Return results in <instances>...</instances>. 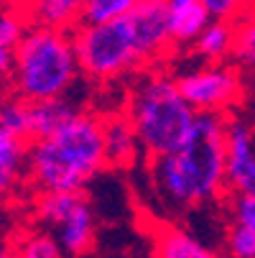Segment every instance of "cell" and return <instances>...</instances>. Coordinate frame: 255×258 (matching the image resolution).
<instances>
[{
	"instance_id": "cell-1",
	"label": "cell",
	"mask_w": 255,
	"mask_h": 258,
	"mask_svg": "<svg viewBox=\"0 0 255 258\" xmlns=\"http://www.w3.org/2000/svg\"><path fill=\"white\" fill-rule=\"evenodd\" d=\"M227 115L197 113L194 131L179 151L148 161L151 187L174 210H189L222 197L227 189Z\"/></svg>"
},
{
	"instance_id": "cell-2",
	"label": "cell",
	"mask_w": 255,
	"mask_h": 258,
	"mask_svg": "<svg viewBox=\"0 0 255 258\" xmlns=\"http://www.w3.org/2000/svg\"><path fill=\"white\" fill-rule=\"evenodd\" d=\"M105 166V115L82 110L56 133L28 143L26 181L36 195L82 192Z\"/></svg>"
},
{
	"instance_id": "cell-3",
	"label": "cell",
	"mask_w": 255,
	"mask_h": 258,
	"mask_svg": "<svg viewBox=\"0 0 255 258\" xmlns=\"http://www.w3.org/2000/svg\"><path fill=\"white\" fill-rule=\"evenodd\" d=\"M125 115L130 118L148 161L179 151L197 123V110L184 100L176 77L163 72H151L130 87Z\"/></svg>"
},
{
	"instance_id": "cell-4",
	"label": "cell",
	"mask_w": 255,
	"mask_h": 258,
	"mask_svg": "<svg viewBox=\"0 0 255 258\" xmlns=\"http://www.w3.org/2000/svg\"><path fill=\"white\" fill-rule=\"evenodd\" d=\"M79 75L74 33L31 26L13 51L11 92L31 105L66 97Z\"/></svg>"
},
{
	"instance_id": "cell-5",
	"label": "cell",
	"mask_w": 255,
	"mask_h": 258,
	"mask_svg": "<svg viewBox=\"0 0 255 258\" xmlns=\"http://www.w3.org/2000/svg\"><path fill=\"white\" fill-rule=\"evenodd\" d=\"M79 72L95 82H110L145 67L128 16L107 23L79 26L74 31Z\"/></svg>"
},
{
	"instance_id": "cell-6",
	"label": "cell",
	"mask_w": 255,
	"mask_h": 258,
	"mask_svg": "<svg viewBox=\"0 0 255 258\" xmlns=\"http://www.w3.org/2000/svg\"><path fill=\"white\" fill-rule=\"evenodd\" d=\"M36 215L66 253V258H82L92 253L97 243V220L84 192H56L39 195Z\"/></svg>"
},
{
	"instance_id": "cell-7",
	"label": "cell",
	"mask_w": 255,
	"mask_h": 258,
	"mask_svg": "<svg viewBox=\"0 0 255 258\" xmlns=\"http://www.w3.org/2000/svg\"><path fill=\"white\" fill-rule=\"evenodd\" d=\"M184 100L197 113L227 115V110L242 100V75L232 61L207 64L176 77Z\"/></svg>"
},
{
	"instance_id": "cell-8",
	"label": "cell",
	"mask_w": 255,
	"mask_h": 258,
	"mask_svg": "<svg viewBox=\"0 0 255 258\" xmlns=\"http://www.w3.org/2000/svg\"><path fill=\"white\" fill-rule=\"evenodd\" d=\"M128 21L133 26L143 61L153 64L166 59V54L174 49L168 31V0H140L128 13Z\"/></svg>"
},
{
	"instance_id": "cell-9",
	"label": "cell",
	"mask_w": 255,
	"mask_h": 258,
	"mask_svg": "<svg viewBox=\"0 0 255 258\" xmlns=\"http://www.w3.org/2000/svg\"><path fill=\"white\" fill-rule=\"evenodd\" d=\"M225 149L230 195H255V133L245 120H227Z\"/></svg>"
},
{
	"instance_id": "cell-10",
	"label": "cell",
	"mask_w": 255,
	"mask_h": 258,
	"mask_svg": "<svg viewBox=\"0 0 255 258\" xmlns=\"http://www.w3.org/2000/svg\"><path fill=\"white\" fill-rule=\"evenodd\" d=\"M105 156H107V166L113 169H133L143 159L140 138L130 118L125 115V110L105 115Z\"/></svg>"
},
{
	"instance_id": "cell-11",
	"label": "cell",
	"mask_w": 255,
	"mask_h": 258,
	"mask_svg": "<svg viewBox=\"0 0 255 258\" xmlns=\"http://www.w3.org/2000/svg\"><path fill=\"white\" fill-rule=\"evenodd\" d=\"M21 11L31 26L74 33L82 26L84 0H23Z\"/></svg>"
},
{
	"instance_id": "cell-12",
	"label": "cell",
	"mask_w": 255,
	"mask_h": 258,
	"mask_svg": "<svg viewBox=\"0 0 255 258\" xmlns=\"http://www.w3.org/2000/svg\"><path fill=\"white\" fill-rule=\"evenodd\" d=\"M151 258H220L209 245L187 233L179 225H158L153 230V255Z\"/></svg>"
},
{
	"instance_id": "cell-13",
	"label": "cell",
	"mask_w": 255,
	"mask_h": 258,
	"mask_svg": "<svg viewBox=\"0 0 255 258\" xmlns=\"http://www.w3.org/2000/svg\"><path fill=\"white\" fill-rule=\"evenodd\" d=\"M28 141L0 128V197H8L26 179Z\"/></svg>"
},
{
	"instance_id": "cell-14",
	"label": "cell",
	"mask_w": 255,
	"mask_h": 258,
	"mask_svg": "<svg viewBox=\"0 0 255 258\" xmlns=\"http://www.w3.org/2000/svg\"><path fill=\"white\" fill-rule=\"evenodd\" d=\"M79 113H82V107H77V102H71L69 97L33 102L31 105V143L56 133Z\"/></svg>"
},
{
	"instance_id": "cell-15",
	"label": "cell",
	"mask_w": 255,
	"mask_h": 258,
	"mask_svg": "<svg viewBox=\"0 0 255 258\" xmlns=\"http://www.w3.org/2000/svg\"><path fill=\"white\" fill-rule=\"evenodd\" d=\"M209 23H212V18H209V13L202 3L168 6V31H171L174 46L194 44Z\"/></svg>"
},
{
	"instance_id": "cell-16",
	"label": "cell",
	"mask_w": 255,
	"mask_h": 258,
	"mask_svg": "<svg viewBox=\"0 0 255 258\" xmlns=\"http://www.w3.org/2000/svg\"><path fill=\"white\" fill-rule=\"evenodd\" d=\"M232 49H235V23H222V21H212L194 41V51L209 64L227 61V56H232Z\"/></svg>"
},
{
	"instance_id": "cell-17",
	"label": "cell",
	"mask_w": 255,
	"mask_h": 258,
	"mask_svg": "<svg viewBox=\"0 0 255 258\" xmlns=\"http://www.w3.org/2000/svg\"><path fill=\"white\" fill-rule=\"evenodd\" d=\"M235 64L245 69H255V0L250 8L235 21V49H232Z\"/></svg>"
},
{
	"instance_id": "cell-18",
	"label": "cell",
	"mask_w": 255,
	"mask_h": 258,
	"mask_svg": "<svg viewBox=\"0 0 255 258\" xmlns=\"http://www.w3.org/2000/svg\"><path fill=\"white\" fill-rule=\"evenodd\" d=\"M13 245L18 250V258H66V253L51 235V230L44 228L26 230Z\"/></svg>"
},
{
	"instance_id": "cell-19",
	"label": "cell",
	"mask_w": 255,
	"mask_h": 258,
	"mask_svg": "<svg viewBox=\"0 0 255 258\" xmlns=\"http://www.w3.org/2000/svg\"><path fill=\"white\" fill-rule=\"evenodd\" d=\"M0 128L31 143V102L11 95L0 107Z\"/></svg>"
},
{
	"instance_id": "cell-20",
	"label": "cell",
	"mask_w": 255,
	"mask_h": 258,
	"mask_svg": "<svg viewBox=\"0 0 255 258\" xmlns=\"http://www.w3.org/2000/svg\"><path fill=\"white\" fill-rule=\"evenodd\" d=\"M140 0H84V13H82V26H95V23H107L128 16Z\"/></svg>"
},
{
	"instance_id": "cell-21",
	"label": "cell",
	"mask_w": 255,
	"mask_h": 258,
	"mask_svg": "<svg viewBox=\"0 0 255 258\" xmlns=\"http://www.w3.org/2000/svg\"><path fill=\"white\" fill-rule=\"evenodd\" d=\"M28 28L31 23L21 8H0V46L16 51Z\"/></svg>"
},
{
	"instance_id": "cell-22",
	"label": "cell",
	"mask_w": 255,
	"mask_h": 258,
	"mask_svg": "<svg viewBox=\"0 0 255 258\" xmlns=\"http://www.w3.org/2000/svg\"><path fill=\"white\" fill-rule=\"evenodd\" d=\"M225 245H227L230 258H255V233L242 225L232 223V228L227 230Z\"/></svg>"
},
{
	"instance_id": "cell-23",
	"label": "cell",
	"mask_w": 255,
	"mask_h": 258,
	"mask_svg": "<svg viewBox=\"0 0 255 258\" xmlns=\"http://www.w3.org/2000/svg\"><path fill=\"white\" fill-rule=\"evenodd\" d=\"M252 0H202V6L207 8L212 21H222V23H235Z\"/></svg>"
},
{
	"instance_id": "cell-24",
	"label": "cell",
	"mask_w": 255,
	"mask_h": 258,
	"mask_svg": "<svg viewBox=\"0 0 255 258\" xmlns=\"http://www.w3.org/2000/svg\"><path fill=\"white\" fill-rule=\"evenodd\" d=\"M232 223L255 233V195H232L230 197Z\"/></svg>"
},
{
	"instance_id": "cell-25",
	"label": "cell",
	"mask_w": 255,
	"mask_h": 258,
	"mask_svg": "<svg viewBox=\"0 0 255 258\" xmlns=\"http://www.w3.org/2000/svg\"><path fill=\"white\" fill-rule=\"evenodd\" d=\"M11 75H13V49L0 46V82L11 80Z\"/></svg>"
},
{
	"instance_id": "cell-26",
	"label": "cell",
	"mask_w": 255,
	"mask_h": 258,
	"mask_svg": "<svg viewBox=\"0 0 255 258\" xmlns=\"http://www.w3.org/2000/svg\"><path fill=\"white\" fill-rule=\"evenodd\" d=\"M0 258H18L16 245H11V243H0Z\"/></svg>"
},
{
	"instance_id": "cell-27",
	"label": "cell",
	"mask_w": 255,
	"mask_h": 258,
	"mask_svg": "<svg viewBox=\"0 0 255 258\" xmlns=\"http://www.w3.org/2000/svg\"><path fill=\"white\" fill-rule=\"evenodd\" d=\"M3 102H6V92H3V87H0V107H3Z\"/></svg>"
}]
</instances>
